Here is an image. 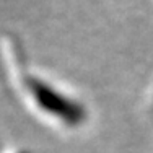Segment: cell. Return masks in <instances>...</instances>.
Instances as JSON below:
<instances>
[{
    "instance_id": "cell-1",
    "label": "cell",
    "mask_w": 153,
    "mask_h": 153,
    "mask_svg": "<svg viewBox=\"0 0 153 153\" xmlns=\"http://www.w3.org/2000/svg\"><path fill=\"white\" fill-rule=\"evenodd\" d=\"M26 90L34 104L42 112L54 119H59L65 126L76 127L85 121L86 111L82 104L68 98L64 91L57 90L46 80H41L39 76H28Z\"/></svg>"
}]
</instances>
